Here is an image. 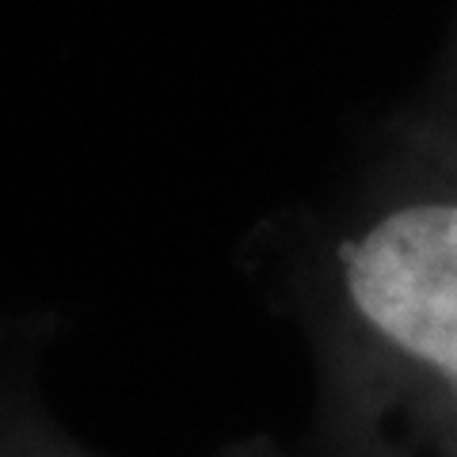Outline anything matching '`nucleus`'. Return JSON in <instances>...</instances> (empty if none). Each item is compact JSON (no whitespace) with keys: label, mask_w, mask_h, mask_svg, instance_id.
I'll list each match as a JSON object with an SVG mask.
<instances>
[{"label":"nucleus","mask_w":457,"mask_h":457,"mask_svg":"<svg viewBox=\"0 0 457 457\" xmlns=\"http://www.w3.org/2000/svg\"><path fill=\"white\" fill-rule=\"evenodd\" d=\"M302 328L317 457H457V149L411 122L351 187L255 228Z\"/></svg>","instance_id":"obj_1"},{"label":"nucleus","mask_w":457,"mask_h":457,"mask_svg":"<svg viewBox=\"0 0 457 457\" xmlns=\"http://www.w3.org/2000/svg\"><path fill=\"white\" fill-rule=\"evenodd\" d=\"M38 343L0 339V457H99L50 411L38 389ZM218 457H286L275 438L255 435Z\"/></svg>","instance_id":"obj_2"},{"label":"nucleus","mask_w":457,"mask_h":457,"mask_svg":"<svg viewBox=\"0 0 457 457\" xmlns=\"http://www.w3.org/2000/svg\"><path fill=\"white\" fill-rule=\"evenodd\" d=\"M408 122L416 126V130L431 134V137L446 141V145L457 149V31H453L446 65H442V73H438L435 92L427 96L416 111H411Z\"/></svg>","instance_id":"obj_3"}]
</instances>
